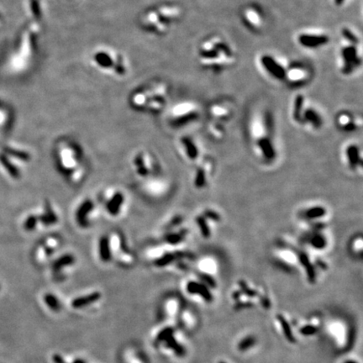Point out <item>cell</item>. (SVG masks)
Returning <instances> with one entry per match:
<instances>
[{
	"instance_id": "32",
	"label": "cell",
	"mask_w": 363,
	"mask_h": 363,
	"mask_svg": "<svg viewBox=\"0 0 363 363\" xmlns=\"http://www.w3.org/2000/svg\"><path fill=\"white\" fill-rule=\"evenodd\" d=\"M4 151H5L6 154L15 156L16 158L20 159V160H23V161H28V160H30V155L26 153V152H23V151L14 149V148H11V147H5Z\"/></svg>"
},
{
	"instance_id": "16",
	"label": "cell",
	"mask_w": 363,
	"mask_h": 363,
	"mask_svg": "<svg viewBox=\"0 0 363 363\" xmlns=\"http://www.w3.org/2000/svg\"><path fill=\"white\" fill-rule=\"evenodd\" d=\"M99 258L103 262H108L112 257V247H111L109 236H101L99 241Z\"/></svg>"
},
{
	"instance_id": "18",
	"label": "cell",
	"mask_w": 363,
	"mask_h": 363,
	"mask_svg": "<svg viewBox=\"0 0 363 363\" xmlns=\"http://www.w3.org/2000/svg\"><path fill=\"white\" fill-rule=\"evenodd\" d=\"M326 214V209L323 206L315 205L303 212V216L309 220H315L325 216Z\"/></svg>"
},
{
	"instance_id": "52",
	"label": "cell",
	"mask_w": 363,
	"mask_h": 363,
	"mask_svg": "<svg viewBox=\"0 0 363 363\" xmlns=\"http://www.w3.org/2000/svg\"><path fill=\"white\" fill-rule=\"evenodd\" d=\"M219 363H226V362H225V361H219Z\"/></svg>"
},
{
	"instance_id": "21",
	"label": "cell",
	"mask_w": 363,
	"mask_h": 363,
	"mask_svg": "<svg viewBox=\"0 0 363 363\" xmlns=\"http://www.w3.org/2000/svg\"><path fill=\"white\" fill-rule=\"evenodd\" d=\"M277 320H278L279 323H280V325H281L282 329H283V331H284L285 338H286L289 342L294 343V342H295V338H294V334H293V331H292L291 326L289 325V323L288 322V320L284 318V315H277Z\"/></svg>"
},
{
	"instance_id": "43",
	"label": "cell",
	"mask_w": 363,
	"mask_h": 363,
	"mask_svg": "<svg viewBox=\"0 0 363 363\" xmlns=\"http://www.w3.org/2000/svg\"><path fill=\"white\" fill-rule=\"evenodd\" d=\"M352 247H353L354 250H359L361 253V248H362V239H361V236H359L356 238L354 239L353 241H352Z\"/></svg>"
},
{
	"instance_id": "39",
	"label": "cell",
	"mask_w": 363,
	"mask_h": 363,
	"mask_svg": "<svg viewBox=\"0 0 363 363\" xmlns=\"http://www.w3.org/2000/svg\"><path fill=\"white\" fill-rule=\"evenodd\" d=\"M317 331L318 328L311 325H305L304 327L300 329L301 334H303V336H307V337L315 334L317 333Z\"/></svg>"
},
{
	"instance_id": "24",
	"label": "cell",
	"mask_w": 363,
	"mask_h": 363,
	"mask_svg": "<svg viewBox=\"0 0 363 363\" xmlns=\"http://www.w3.org/2000/svg\"><path fill=\"white\" fill-rule=\"evenodd\" d=\"M338 125H339L341 129L346 130V131H348V132L349 131H353L357 127L352 122L351 117L347 116V115H342V116H340L339 118H338Z\"/></svg>"
},
{
	"instance_id": "50",
	"label": "cell",
	"mask_w": 363,
	"mask_h": 363,
	"mask_svg": "<svg viewBox=\"0 0 363 363\" xmlns=\"http://www.w3.org/2000/svg\"><path fill=\"white\" fill-rule=\"evenodd\" d=\"M73 363H85V361L83 360H81V359H77Z\"/></svg>"
},
{
	"instance_id": "33",
	"label": "cell",
	"mask_w": 363,
	"mask_h": 363,
	"mask_svg": "<svg viewBox=\"0 0 363 363\" xmlns=\"http://www.w3.org/2000/svg\"><path fill=\"white\" fill-rule=\"evenodd\" d=\"M257 339L253 336L246 337L244 339L241 340L238 344V349L241 351H245L255 346Z\"/></svg>"
},
{
	"instance_id": "9",
	"label": "cell",
	"mask_w": 363,
	"mask_h": 363,
	"mask_svg": "<svg viewBox=\"0 0 363 363\" xmlns=\"http://www.w3.org/2000/svg\"><path fill=\"white\" fill-rule=\"evenodd\" d=\"M258 147L263 158L267 161H271L275 158L276 151H275L274 145L269 137L262 135L258 138Z\"/></svg>"
},
{
	"instance_id": "36",
	"label": "cell",
	"mask_w": 363,
	"mask_h": 363,
	"mask_svg": "<svg viewBox=\"0 0 363 363\" xmlns=\"http://www.w3.org/2000/svg\"><path fill=\"white\" fill-rule=\"evenodd\" d=\"M38 217L36 216L34 214H32V215H30V216L27 218L26 220L24 222V228H25L26 231H34L36 226L38 225Z\"/></svg>"
},
{
	"instance_id": "28",
	"label": "cell",
	"mask_w": 363,
	"mask_h": 363,
	"mask_svg": "<svg viewBox=\"0 0 363 363\" xmlns=\"http://www.w3.org/2000/svg\"><path fill=\"white\" fill-rule=\"evenodd\" d=\"M196 221H197L198 227L200 229L201 235L205 238H209L210 235H211V232H210V229H209L207 219H205V217L202 214L201 216L198 217L197 219H196Z\"/></svg>"
},
{
	"instance_id": "29",
	"label": "cell",
	"mask_w": 363,
	"mask_h": 363,
	"mask_svg": "<svg viewBox=\"0 0 363 363\" xmlns=\"http://www.w3.org/2000/svg\"><path fill=\"white\" fill-rule=\"evenodd\" d=\"M0 161H1V163L3 164V166H5V169L7 170L8 173H10V175L11 176V177L15 178H19V171H18L16 167L9 161V159L6 157L5 155H0Z\"/></svg>"
},
{
	"instance_id": "30",
	"label": "cell",
	"mask_w": 363,
	"mask_h": 363,
	"mask_svg": "<svg viewBox=\"0 0 363 363\" xmlns=\"http://www.w3.org/2000/svg\"><path fill=\"white\" fill-rule=\"evenodd\" d=\"M207 183V173L205 172L204 166H201L198 169L195 174L194 184L197 188H203L205 187Z\"/></svg>"
},
{
	"instance_id": "46",
	"label": "cell",
	"mask_w": 363,
	"mask_h": 363,
	"mask_svg": "<svg viewBox=\"0 0 363 363\" xmlns=\"http://www.w3.org/2000/svg\"><path fill=\"white\" fill-rule=\"evenodd\" d=\"M53 361H55V363H66L64 361V359L62 357V356H59V355H54L53 356Z\"/></svg>"
},
{
	"instance_id": "3",
	"label": "cell",
	"mask_w": 363,
	"mask_h": 363,
	"mask_svg": "<svg viewBox=\"0 0 363 363\" xmlns=\"http://www.w3.org/2000/svg\"><path fill=\"white\" fill-rule=\"evenodd\" d=\"M179 12L178 9L172 5H152L142 11L138 19V23L142 31L152 36H162L170 25L178 19Z\"/></svg>"
},
{
	"instance_id": "20",
	"label": "cell",
	"mask_w": 363,
	"mask_h": 363,
	"mask_svg": "<svg viewBox=\"0 0 363 363\" xmlns=\"http://www.w3.org/2000/svg\"><path fill=\"white\" fill-rule=\"evenodd\" d=\"M298 258H299V262H301V264L303 265L304 268H305L309 281L314 283L315 281V278H316V273H315V267H314L311 261L309 259L308 256L306 255L305 253H301L298 256Z\"/></svg>"
},
{
	"instance_id": "27",
	"label": "cell",
	"mask_w": 363,
	"mask_h": 363,
	"mask_svg": "<svg viewBox=\"0 0 363 363\" xmlns=\"http://www.w3.org/2000/svg\"><path fill=\"white\" fill-rule=\"evenodd\" d=\"M185 231H178V232H172V233L167 234L165 236V241L167 244L171 245H177L178 243L183 241V239L186 236Z\"/></svg>"
},
{
	"instance_id": "34",
	"label": "cell",
	"mask_w": 363,
	"mask_h": 363,
	"mask_svg": "<svg viewBox=\"0 0 363 363\" xmlns=\"http://www.w3.org/2000/svg\"><path fill=\"white\" fill-rule=\"evenodd\" d=\"M303 104V97L298 95L295 99L294 108V118L295 121H300L301 116H302V108Z\"/></svg>"
},
{
	"instance_id": "17",
	"label": "cell",
	"mask_w": 363,
	"mask_h": 363,
	"mask_svg": "<svg viewBox=\"0 0 363 363\" xmlns=\"http://www.w3.org/2000/svg\"><path fill=\"white\" fill-rule=\"evenodd\" d=\"M100 297H101V294L98 292H95V293H93V294L85 296V297L76 298L72 301V305L75 309L82 308V307L89 305V304L99 300Z\"/></svg>"
},
{
	"instance_id": "35",
	"label": "cell",
	"mask_w": 363,
	"mask_h": 363,
	"mask_svg": "<svg viewBox=\"0 0 363 363\" xmlns=\"http://www.w3.org/2000/svg\"><path fill=\"white\" fill-rule=\"evenodd\" d=\"M44 299H45V302H46V304H47L52 311H59L60 304H59L58 298H55V296L52 295V294H46Z\"/></svg>"
},
{
	"instance_id": "1",
	"label": "cell",
	"mask_w": 363,
	"mask_h": 363,
	"mask_svg": "<svg viewBox=\"0 0 363 363\" xmlns=\"http://www.w3.org/2000/svg\"><path fill=\"white\" fill-rule=\"evenodd\" d=\"M88 63L95 72L112 79H125L132 71L128 55L109 45L94 46L89 52Z\"/></svg>"
},
{
	"instance_id": "41",
	"label": "cell",
	"mask_w": 363,
	"mask_h": 363,
	"mask_svg": "<svg viewBox=\"0 0 363 363\" xmlns=\"http://www.w3.org/2000/svg\"><path fill=\"white\" fill-rule=\"evenodd\" d=\"M200 277L205 284L209 285V287H210V288H214V287H216V283L214 281V278L210 277L209 275L203 273V274L200 275Z\"/></svg>"
},
{
	"instance_id": "31",
	"label": "cell",
	"mask_w": 363,
	"mask_h": 363,
	"mask_svg": "<svg viewBox=\"0 0 363 363\" xmlns=\"http://www.w3.org/2000/svg\"><path fill=\"white\" fill-rule=\"evenodd\" d=\"M164 342H166V346L169 348L173 349L178 356H183L185 354V349L183 348V346L178 344V342H176V340L173 338V336L169 337L167 339L165 340Z\"/></svg>"
},
{
	"instance_id": "51",
	"label": "cell",
	"mask_w": 363,
	"mask_h": 363,
	"mask_svg": "<svg viewBox=\"0 0 363 363\" xmlns=\"http://www.w3.org/2000/svg\"><path fill=\"white\" fill-rule=\"evenodd\" d=\"M345 363H357V362H356V361H351H351H346V362H345Z\"/></svg>"
},
{
	"instance_id": "4",
	"label": "cell",
	"mask_w": 363,
	"mask_h": 363,
	"mask_svg": "<svg viewBox=\"0 0 363 363\" xmlns=\"http://www.w3.org/2000/svg\"><path fill=\"white\" fill-rule=\"evenodd\" d=\"M81 152L74 144L64 142L57 151L58 166L62 173L69 178L76 179L77 171L82 169Z\"/></svg>"
},
{
	"instance_id": "19",
	"label": "cell",
	"mask_w": 363,
	"mask_h": 363,
	"mask_svg": "<svg viewBox=\"0 0 363 363\" xmlns=\"http://www.w3.org/2000/svg\"><path fill=\"white\" fill-rule=\"evenodd\" d=\"M181 142L184 147V151L188 158L190 160H196L199 156V150L193 141L189 137H183Z\"/></svg>"
},
{
	"instance_id": "10",
	"label": "cell",
	"mask_w": 363,
	"mask_h": 363,
	"mask_svg": "<svg viewBox=\"0 0 363 363\" xmlns=\"http://www.w3.org/2000/svg\"><path fill=\"white\" fill-rule=\"evenodd\" d=\"M342 55L345 60L344 69H343L345 73H350L353 69V66H358L361 63L360 59L357 57L356 48L354 46L343 49Z\"/></svg>"
},
{
	"instance_id": "13",
	"label": "cell",
	"mask_w": 363,
	"mask_h": 363,
	"mask_svg": "<svg viewBox=\"0 0 363 363\" xmlns=\"http://www.w3.org/2000/svg\"><path fill=\"white\" fill-rule=\"evenodd\" d=\"M298 41L301 45L309 48H315L327 43L329 39L325 36H312V35H302L299 36Z\"/></svg>"
},
{
	"instance_id": "15",
	"label": "cell",
	"mask_w": 363,
	"mask_h": 363,
	"mask_svg": "<svg viewBox=\"0 0 363 363\" xmlns=\"http://www.w3.org/2000/svg\"><path fill=\"white\" fill-rule=\"evenodd\" d=\"M346 157L349 166L352 169H357L359 165H361V152L357 146H348L346 150Z\"/></svg>"
},
{
	"instance_id": "49",
	"label": "cell",
	"mask_w": 363,
	"mask_h": 363,
	"mask_svg": "<svg viewBox=\"0 0 363 363\" xmlns=\"http://www.w3.org/2000/svg\"><path fill=\"white\" fill-rule=\"evenodd\" d=\"M334 2L337 5H342V3L344 2V0H334Z\"/></svg>"
},
{
	"instance_id": "45",
	"label": "cell",
	"mask_w": 363,
	"mask_h": 363,
	"mask_svg": "<svg viewBox=\"0 0 363 363\" xmlns=\"http://www.w3.org/2000/svg\"><path fill=\"white\" fill-rule=\"evenodd\" d=\"M250 306H253V304L250 303H239L236 304L235 308L238 309V310H241L243 308H249Z\"/></svg>"
},
{
	"instance_id": "26",
	"label": "cell",
	"mask_w": 363,
	"mask_h": 363,
	"mask_svg": "<svg viewBox=\"0 0 363 363\" xmlns=\"http://www.w3.org/2000/svg\"><path fill=\"white\" fill-rule=\"evenodd\" d=\"M303 119L307 121V122L311 123L314 127H320L322 124L320 116L313 109L306 110L305 113L303 115Z\"/></svg>"
},
{
	"instance_id": "48",
	"label": "cell",
	"mask_w": 363,
	"mask_h": 363,
	"mask_svg": "<svg viewBox=\"0 0 363 363\" xmlns=\"http://www.w3.org/2000/svg\"><path fill=\"white\" fill-rule=\"evenodd\" d=\"M241 292H240V291L235 292V293H234V294H233L234 299H236V300H238L239 298H240V297H241Z\"/></svg>"
},
{
	"instance_id": "14",
	"label": "cell",
	"mask_w": 363,
	"mask_h": 363,
	"mask_svg": "<svg viewBox=\"0 0 363 363\" xmlns=\"http://www.w3.org/2000/svg\"><path fill=\"white\" fill-rule=\"evenodd\" d=\"M39 221L45 226H51L57 224L58 221V214L49 203H46L44 208V212L38 217Z\"/></svg>"
},
{
	"instance_id": "22",
	"label": "cell",
	"mask_w": 363,
	"mask_h": 363,
	"mask_svg": "<svg viewBox=\"0 0 363 363\" xmlns=\"http://www.w3.org/2000/svg\"><path fill=\"white\" fill-rule=\"evenodd\" d=\"M309 242L316 250H322L327 245V241H326V238L324 236V235L318 233V232L314 234L310 237Z\"/></svg>"
},
{
	"instance_id": "40",
	"label": "cell",
	"mask_w": 363,
	"mask_h": 363,
	"mask_svg": "<svg viewBox=\"0 0 363 363\" xmlns=\"http://www.w3.org/2000/svg\"><path fill=\"white\" fill-rule=\"evenodd\" d=\"M200 55L203 58H207V59H213V58H217L219 57V51L218 50H204L200 52Z\"/></svg>"
},
{
	"instance_id": "7",
	"label": "cell",
	"mask_w": 363,
	"mask_h": 363,
	"mask_svg": "<svg viewBox=\"0 0 363 363\" xmlns=\"http://www.w3.org/2000/svg\"><path fill=\"white\" fill-rule=\"evenodd\" d=\"M173 121L178 125H184L196 117V113L192 112L191 106L181 104L173 111Z\"/></svg>"
},
{
	"instance_id": "23",
	"label": "cell",
	"mask_w": 363,
	"mask_h": 363,
	"mask_svg": "<svg viewBox=\"0 0 363 363\" xmlns=\"http://www.w3.org/2000/svg\"><path fill=\"white\" fill-rule=\"evenodd\" d=\"M74 262L75 258L73 256L70 255V254L63 256V257L58 258L55 262H54L52 265L53 270L55 272H58V271H60L64 267H68L70 265L73 264Z\"/></svg>"
},
{
	"instance_id": "44",
	"label": "cell",
	"mask_w": 363,
	"mask_h": 363,
	"mask_svg": "<svg viewBox=\"0 0 363 363\" xmlns=\"http://www.w3.org/2000/svg\"><path fill=\"white\" fill-rule=\"evenodd\" d=\"M216 49L217 50H221L223 52L227 55H231V50L229 49V47L222 43H217L216 44Z\"/></svg>"
},
{
	"instance_id": "38",
	"label": "cell",
	"mask_w": 363,
	"mask_h": 363,
	"mask_svg": "<svg viewBox=\"0 0 363 363\" xmlns=\"http://www.w3.org/2000/svg\"><path fill=\"white\" fill-rule=\"evenodd\" d=\"M172 336H173V328H166V329H163L162 331L159 333L156 342H164L165 340L167 339L169 337H172Z\"/></svg>"
},
{
	"instance_id": "8",
	"label": "cell",
	"mask_w": 363,
	"mask_h": 363,
	"mask_svg": "<svg viewBox=\"0 0 363 363\" xmlns=\"http://www.w3.org/2000/svg\"><path fill=\"white\" fill-rule=\"evenodd\" d=\"M125 195L121 191H116L106 202V211L111 216H117L121 213L124 204H125Z\"/></svg>"
},
{
	"instance_id": "2",
	"label": "cell",
	"mask_w": 363,
	"mask_h": 363,
	"mask_svg": "<svg viewBox=\"0 0 363 363\" xmlns=\"http://www.w3.org/2000/svg\"><path fill=\"white\" fill-rule=\"evenodd\" d=\"M166 93L163 82L151 81L133 90L129 97V104L135 110L158 114L166 105Z\"/></svg>"
},
{
	"instance_id": "5",
	"label": "cell",
	"mask_w": 363,
	"mask_h": 363,
	"mask_svg": "<svg viewBox=\"0 0 363 363\" xmlns=\"http://www.w3.org/2000/svg\"><path fill=\"white\" fill-rule=\"evenodd\" d=\"M94 210V203L93 200L90 199L82 200L75 212V220L77 224L82 228L88 227L90 223L89 219Z\"/></svg>"
},
{
	"instance_id": "42",
	"label": "cell",
	"mask_w": 363,
	"mask_h": 363,
	"mask_svg": "<svg viewBox=\"0 0 363 363\" xmlns=\"http://www.w3.org/2000/svg\"><path fill=\"white\" fill-rule=\"evenodd\" d=\"M342 33H343V36H345V38L347 39L349 41H351L352 43L356 44L358 42V39H357V37L354 36L353 33H352L350 30L343 29Z\"/></svg>"
},
{
	"instance_id": "12",
	"label": "cell",
	"mask_w": 363,
	"mask_h": 363,
	"mask_svg": "<svg viewBox=\"0 0 363 363\" xmlns=\"http://www.w3.org/2000/svg\"><path fill=\"white\" fill-rule=\"evenodd\" d=\"M187 291L191 294H199L207 302L213 300L211 292L205 284H200L197 282H189L187 285Z\"/></svg>"
},
{
	"instance_id": "47",
	"label": "cell",
	"mask_w": 363,
	"mask_h": 363,
	"mask_svg": "<svg viewBox=\"0 0 363 363\" xmlns=\"http://www.w3.org/2000/svg\"><path fill=\"white\" fill-rule=\"evenodd\" d=\"M261 302H262V304H263V306H264V307H266V308H268V307H270V301L268 298H261Z\"/></svg>"
},
{
	"instance_id": "37",
	"label": "cell",
	"mask_w": 363,
	"mask_h": 363,
	"mask_svg": "<svg viewBox=\"0 0 363 363\" xmlns=\"http://www.w3.org/2000/svg\"><path fill=\"white\" fill-rule=\"evenodd\" d=\"M239 286L241 288V292L242 294L247 295L248 297H250V298H253L257 295V292L254 291L253 289H250V288H248L247 284H245V282L240 281L239 283Z\"/></svg>"
},
{
	"instance_id": "6",
	"label": "cell",
	"mask_w": 363,
	"mask_h": 363,
	"mask_svg": "<svg viewBox=\"0 0 363 363\" xmlns=\"http://www.w3.org/2000/svg\"><path fill=\"white\" fill-rule=\"evenodd\" d=\"M133 165L135 167V173L139 177L142 178H146L149 177L152 174V159L149 156L144 154V153H138L134 157L133 160Z\"/></svg>"
},
{
	"instance_id": "11",
	"label": "cell",
	"mask_w": 363,
	"mask_h": 363,
	"mask_svg": "<svg viewBox=\"0 0 363 363\" xmlns=\"http://www.w3.org/2000/svg\"><path fill=\"white\" fill-rule=\"evenodd\" d=\"M262 63L265 68L277 79H283L285 77V70L273 58L265 55L262 58Z\"/></svg>"
},
{
	"instance_id": "25",
	"label": "cell",
	"mask_w": 363,
	"mask_h": 363,
	"mask_svg": "<svg viewBox=\"0 0 363 363\" xmlns=\"http://www.w3.org/2000/svg\"><path fill=\"white\" fill-rule=\"evenodd\" d=\"M183 256H184L183 253H169L156 260V265L158 267H165L166 265L172 263L174 260L183 258Z\"/></svg>"
}]
</instances>
